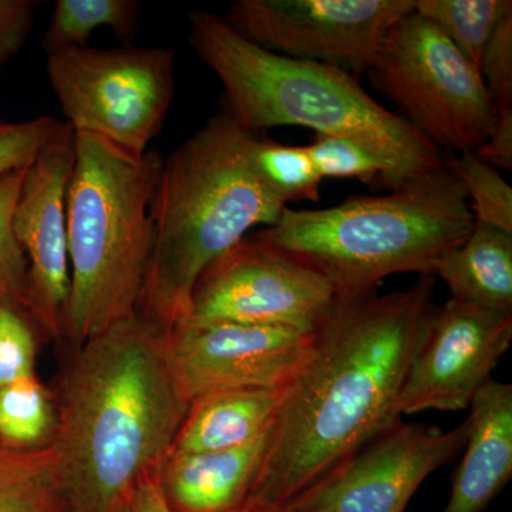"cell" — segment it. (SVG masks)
Returning a JSON list of instances; mask_svg holds the SVG:
<instances>
[{
    "label": "cell",
    "mask_w": 512,
    "mask_h": 512,
    "mask_svg": "<svg viewBox=\"0 0 512 512\" xmlns=\"http://www.w3.org/2000/svg\"><path fill=\"white\" fill-rule=\"evenodd\" d=\"M433 276L386 295L336 296L286 384L241 511L295 504L400 420L407 370L436 313Z\"/></svg>",
    "instance_id": "obj_1"
},
{
    "label": "cell",
    "mask_w": 512,
    "mask_h": 512,
    "mask_svg": "<svg viewBox=\"0 0 512 512\" xmlns=\"http://www.w3.org/2000/svg\"><path fill=\"white\" fill-rule=\"evenodd\" d=\"M25 170L0 177V299L18 302L26 309L28 261L12 228L13 211Z\"/></svg>",
    "instance_id": "obj_27"
},
{
    "label": "cell",
    "mask_w": 512,
    "mask_h": 512,
    "mask_svg": "<svg viewBox=\"0 0 512 512\" xmlns=\"http://www.w3.org/2000/svg\"><path fill=\"white\" fill-rule=\"evenodd\" d=\"M284 389L224 390L195 400L170 453H207L251 443L271 429Z\"/></svg>",
    "instance_id": "obj_17"
},
{
    "label": "cell",
    "mask_w": 512,
    "mask_h": 512,
    "mask_svg": "<svg viewBox=\"0 0 512 512\" xmlns=\"http://www.w3.org/2000/svg\"><path fill=\"white\" fill-rule=\"evenodd\" d=\"M252 134L225 107L164 160L153 201L154 251L138 312L167 329L183 322L194 286L255 225L285 205L249 163Z\"/></svg>",
    "instance_id": "obj_3"
},
{
    "label": "cell",
    "mask_w": 512,
    "mask_h": 512,
    "mask_svg": "<svg viewBox=\"0 0 512 512\" xmlns=\"http://www.w3.org/2000/svg\"><path fill=\"white\" fill-rule=\"evenodd\" d=\"M366 74L446 154L476 151L497 119L476 67L414 12L390 30Z\"/></svg>",
    "instance_id": "obj_7"
},
{
    "label": "cell",
    "mask_w": 512,
    "mask_h": 512,
    "mask_svg": "<svg viewBox=\"0 0 512 512\" xmlns=\"http://www.w3.org/2000/svg\"><path fill=\"white\" fill-rule=\"evenodd\" d=\"M117 512H130V507H128V504L124 505V507L120 508V510Z\"/></svg>",
    "instance_id": "obj_34"
},
{
    "label": "cell",
    "mask_w": 512,
    "mask_h": 512,
    "mask_svg": "<svg viewBox=\"0 0 512 512\" xmlns=\"http://www.w3.org/2000/svg\"><path fill=\"white\" fill-rule=\"evenodd\" d=\"M62 123L50 116L25 121L0 120V177L28 167Z\"/></svg>",
    "instance_id": "obj_28"
},
{
    "label": "cell",
    "mask_w": 512,
    "mask_h": 512,
    "mask_svg": "<svg viewBox=\"0 0 512 512\" xmlns=\"http://www.w3.org/2000/svg\"><path fill=\"white\" fill-rule=\"evenodd\" d=\"M156 473L143 478L134 488L128 501L130 512H173L158 487Z\"/></svg>",
    "instance_id": "obj_32"
},
{
    "label": "cell",
    "mask_w": 512,
    "mask_h": 512,
    "mask_svg": "<svg viewBox=\"0 0 512 512\" xmlns=\"http://www.w3.org/2000/svg\"><path fill=\"white\" fill-rule=\"evenodd\" d=\"M431 276L443 279L457 301L512 313V234L474 222L466 241L441 256Z\"/></svg>",
    "instance_id": "obj_18"
},
{
    "label": "cell",
    "mask_w": 512,
    "mask_h": 512,
    "mask_svg": "<svg viewBox=\"0 0 512 512\" xmlns=\"http://www.w3.org/2000/svg\"><path fill=\"white\" fill-rule=\"evenodd\" d=\"M306 150L322 180L345 178L394 190L414 178L399 164L352 138L316 134Z\"/></svg>",
    "instance_id": "obj_24"
},
{
    "label": "cell",
    "mask_w": 512,
    "mask_h": 512,
    "mask_svg": "<svg viewBox=\"0 0 512 512\" xmlns=\"http://www.w3.org/2000/svg\"><path fill=\"white\" fill-rule=\"evenodd\" d=\"M56 426L55 394L39 377L0 389V441L6 446L22 450L52 446Z\"/></svg>",
    "instance_id": "obj_22"
},
{
    "label": "cell",
    "mask_w": 512,
    "mask_h": 512,
    "mask_svg": "<svg viewBox=\"0 0 512 512\" xmlns=\"http://www.w3.org/2000/svg\"><path fill=\"white\" fill-rule=\"evenodd\" d=\"M76 163V133L66 121L26 167L12 228L28 261L26 311L39 332L64 339L70 296L67 190Z\"/></svg>",
    "instance_id": "obj_11"
},
{
    "label": "cell",
    "mask_w": 512,
    "mask_h": 512,
    "mask_svg": "<svg viewBox=\"0 0 512 512\" xmlns=\"http://www.w3.org/2000/svg\"><path fill=\"white\" fill-rule=\"evenodd\" d=\"M0 512H70L52 446L22 450L0 441Z\"/></svg>",
    "instance_id": "obj_19"
},
{
    "label": "cell",
    "mask_w": 512,
    "mask_h": 512,
    "mask_svg": "<svg viewBox=\"0 0 512 512\" xmlns=\"http://www.w3.org/2000/svg\"><path fill=\"white\" fill-rule=\"evenodd\" d=\"M188 22L191 46L224 86L222 106L249 133L299 126L352 138L412 177L446 164L444 151L380 106L346 70L268 52L214 13L192 12Z\"/></svg>",
    "instance_id": "obj_4"
},
{
    "label": "cell",
    "mask_w": 512,
    "mask_h": 512,
    "mask_svg": "<svg viewBox=\"0 0 512 512\" xmlns=\"http://www.w3.org/2000/svg\"><path fill=\"white\" fill-rule=\"evenodd\" d=\"M248 157L258 180L285 207L288 202L318 200L323 180L306 146H288L252 134Z\"/></svg>",
    "instance_id": "obj_23"
},
{
    "label": "cell",
    "mask_w": 512,
    "mask_h": 512,
    "mask_svg": "<svg viewBox=\"0 0 512 512\" xmlns=\"http://www.w3.org/2000/svg\"><path fill=\"white\" fill-rule=\"evenodd\" d=\"M414 0H237L227 23L254 45L292 59L366 74Z\"/></svg>",
    "instance_id": "obj_10"
},
{
    "label": "cell",
    "mask_w": 512,
    "mask_h": 512,
    "mask_svg": "<svg viewBox=\"0 0 512 512\" xmlns=\"http://www.w3.org/2000/svg\"><path fill=\"white\" fill-rule=\"evenodd\" d=\"M315 329L181 323L168 335V359L190 404L224 390L284 389L311 353Z\"/></svg>",
    "instance_id": "obj_12"
},
{
    "label": "cell",
    "mask_w": 512,
    "mask_h": 512,
    "mask_svg": "<svg viewBox=\"0 0 512 512\" xmlns=\"http://www.w3.org/2000/svg\"><path fill=\"white\" fill-rule=\"evenodd\" d=\"M512 342V313L450 298L431 318L414 355L397 414L470 407Z\"/></svg>",
    "instance_id": "obj_13"
},
{
    "label": "cell",
    "mask_w": 512,
    "mask_h": 512,
    "mask_svg": "<svg viewBox=\"0 0 512 512\" xmlns=\"http://www.w3.org/2000/svg\"><path fill=\"white\" fill-rule=\"evenodd\" d=\"M466 453L443 512H481L512 477V386L488 380L470 404Z\"/></svg>",
    "instance_id": "obj_16"
},
{
    "label": "cell",
    "mask_w": 512,
    "mask_h": 512,
    "mask_svg": "<svg viewBox=\"0 0 512 512\" xmlns=\"http://www.w3.org/2000/svg\"><path fill=\"white\" fill-rule=\"evenodd\" d=\"M138 3L134 0H57L46 30V55L67 47L87 46L97 28L107 26L124 46H131L137 32Z\"/></svg>",
    "instance_id": "obj_20"
},
{
    "label": "cell",
    "mask_w": 512,
    "mask_h": 512,
    "mask_svg": "<svg viewBox=\"0 0 512 512\" xmlns=\"http://www.w3.org/2000/svg\"><path fill=\"white\" fill-rule=\"evenodd\" d=\"M37 333L22 305L0 299V389L37 376Z\"/></svg>",
    "instance_id": "obj_26"
},
{
    "label": "cell",
    "mask_w": 512,
    "mask_h": 512,
    "mask_svg": "<svg viewBox=\"0 0 512 512\" xmlns=\"http://www.w3.org/2000/svg\"><path fill=\"white\" fill-rule=\"evenodd\" d=\"M335 299V288L312 266L262 238H245L200 276L181 323L313 329Z\"/></svg>",
    "instance_id": "obj_9"
},
{
    "label": "cell",
    "mask_w": 512,
    "mask_h": 512,
    "mask_svg": "<svg viewBox=\"0 0 512 512\" xmlns=\"http://www.w3.org/2000/svg\"><path fill=\"white\" fill-rule=\"evenodd\" d=\"M414 13L430 22L478 70L498 23L512 15L511 0H414Z\"/></svg>",
    "instance_id": "obj_21"
},
{
    "label": "cell",
    "mask_w": 512,
    "mask_h": 512,
    "mask_svg": "<svg viewBox=\"0 0 512 512\" xmlns=\"http://www.w3.org/2000/svg\"><path fill=\"white\" fill-rule=\"evenodd\" d=\"M36 2L0 0V67L25 45Z\"/></svg>",
    "instance_id": "obj_30"
},
{
    "label": "cell",
    "mask_w": 512,
    "mask_h": 512,
    "mask_svg": "<svg viewBox=\"0 0 512 512\" xmlns=\"http://www.w3.org/2000/svg\"><path fill=\"white\" fill-rule=\"evenodd\" d=\"M47 76L74 133L94 134L143 156L175 93L170 49L67 47L47 56Z\"/></svg>",
    "instance_id": "obj_8"
},
{
    "label": "cell",
    "mask_w": 512,
    "mask_h": 512,
    "mask_svg": "<svg viewBox=\"0 0 512 512\" xmlns=\"http://www.w3.org/2000/svg\"><path fill=\"white\" fill-rule=\"evenodd\" d=\"M269 431L229 450L168 453L156 477L171 511H241L258 476Z\"/></svg>",
    "instance_id": "obj_15"
},
{
    "label": "cell",
    "mask_w": 512,
    "mask_h": 512,
    "mask_svg": "<svg viewBox=\"0 0 512 512\" xmlns=\"http://www.w3.org/2000/svg\"><path fill=\"white\" fill-rule=\"evenodd\" d=\"M170 329L141 312L74 348L55 394L52 447L70 512H117L173 448L191 404L168 359Z\"/></svg>",
    "instance_id": "obj_2"
},
{
    "label": "cell",
    "mask_w": 512,
    "mask_h": 512,
    "mask_svg": "<svg viewBox=\"0 0 512 512\" xmlns=\"http://www.w3.org/2000/svg\"><path fill=\"white\" fill-rule=\"evenodd\" d=\"M447 167L466 191L474 220L512 234V187L476 153L446 154Z\"/></svg>",
    "instance_id": "obj_25"
},
{
    "label": "cell",
    "mask_w": 512,
    "mask_h": 512,
    "mask_svg": "<svg viewBox=\"0 0 512 512\" xmlns=\"http://www.w3.org/2000/svg\"><path fill=\"white\" fill-rule=\"evenodd\" d=\"M478 73L495 111L512 109V15L501 20L488 39Z\"/></svg>",
    "instance_id": "obj_29"
},
{
    "label": "cell",
    "mask_w": 512,
    "mask_h": 512,
    "mask_svg": "<svg viewBox=\"0 0 512 512\" xmlns=\"http://www.w3.org/2000/svg\"><path fill=\"white\" fill-rule=\"evenodd\" d=\"M474 222L463 185L444 164L386 195H360L325 210L286 207L258 237L320 272L336 296H357L375 292L390 275L431 276Z\"/></svg>",
    "instance_id": "obj_5"
},
{
    "label": "cell",
    "mask_w": 512,
    "mask_h": 512,
    "mask_svg": "<svg viewBox=\"0 0 512 512\" xmlns=\"http://www.w3.org/2000/svg\"><path fill=\"white\" fill-rule=\"evenodd\" d=\"M164 160L134 156L76 133L67 190L70 296L64 339L73 348L137 312L154 251L151 201Z\"/></svg>",
    "instance_id": "obj_6"
},
{
    "label": "cell",
    "mask_w": 512,
    "mask_h": 512,
    "mask_svg": "<svg viewBox=\"0 0 512 512\" xmlns=\"http://www.w3.org/2000/svg\"><path fill=\"white\" fill-rule=\"evenodd\" d=\"M468 420L444 431L397 421L291 507L303 512H404L417 488L467 443Z\"/></svg>",
    "instance_id": "obj_14"
},
{
    "label": "cell",
    "mask_w": 512,
    "mask_h": 512,
    "mask_svg": "<svg viewBox=\"0 0 512 512\" xmlns=\"http://www.w3.org/2000/svg\"><path fill=\"white\" fill-rule=\"evenodd\" d=\"M239 512H303L301 510H296V508L288 507L281 508V510H247V511H239Z\"/></svg>",
    "instance_id": "obj_33"
},
{
    "label": "cell",
    "mask_w": 512,
    "mask_h": 512,
    "mask_svg": "<svg viewBox=\"0 0 512 512\" xmlns=\"http://www.w3.org/2000/svg\"><path fill=\"white\" fill-rule=\"evenodd\" d=\"M474 153L497 170L512 168V109L498 111L490 134Z\"/></svg>",
    "instance_id": "obj_31"
}]
</instances>
